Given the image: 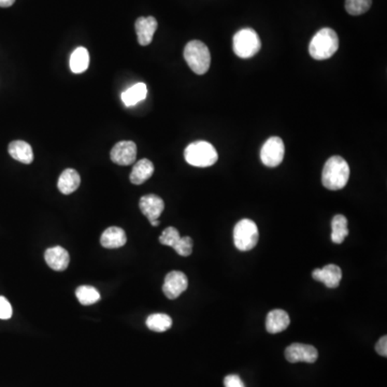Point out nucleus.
I'll list each match as a JSON object with an SVG mask.
<instances>
[{
    "label": "nucleus",
    "instance_id": "f257e3e1",
    "mask_svg": "<svg viewBox=\"0 0 387 387\" xmlns=\"http://www.w3.org/2000/svg\"><path fill=\"white\" fill-rule=\"evenodd\" d=\"M350 167L341 156H331L322 172V183L329 191H339L348 184Z\"/></svg>",
    "mask_w": 387,
    "mask_h": 387
},
{
    "label": "nucleus",
    "instance_id": "f03ea898",
    "mask_svg": "<svg viewBox=\"0 0 387 387\" xmlns=\"http://www.w3.org/2000/svg\"><path fill=\"white\" fill-rule=\"evenodd\" d=\"M339 49L337 32L331 28H322L310 42L309 53L312 58L324 61L331 58Z\"/></svg>",
    "mask_w": 387,
    "mask_h": 387
},
{
    "label": "nucleus",
    "instance_id": "7ed1b4c3",
    "mask_svg": "<svg viewBox=\"0 0 387 387\" xmlns=\"http://www.w3.org/2000/svg\"><path fill=\"white\" fill-rule=\"evenodd\" d=\"M184 158L191 166L205 168L213 166L217 162L219 155L215 146L209 142L196 141L185 148Z\"/></svg>",
    "mask_w": 387,
    "mask_h": 387
},
{
    "label": "nucleus",
    "instance_id": "20e7f679",
    "mask_svg": "<svg viewBox=\"0 0 387 387\" xmlns=\"http://www.w3.org/2000/svg\"><path fill=\"white\" fill-rule=\"evenodd\" d=\"M184 58L189 68L196 75H205L211 65V54L203 42H189L184 48Z\"/></svg>",
    "mask_w": 387,
    "mask_h": 387
},
{
    "label": "nucleus",
    "instance_id": "39448f33",
    "mask_svg": "<svg viewBox=\"0 0 387 387\" xmlns=\"http://www.w3.org/2000/svg\"><path fill=\"white\" fill-rule=\"evenodd\" d=\"M234 52L240 58H250L255 56L262 48L258 32L252 28H243L234 36Z\"/></svg>",
    "mask_w": 387,
    "mask_h": 387
},
{
    "label": "nucleus",
    "instance_id": "423d86ee",
    "mask_svg": "<svg viewBox=\"0 0 387 387\" xmlns=\"http://www.w3.org/2000/svg\"><path fill=\"white\" fill-rule=\"evenodd\" d=\"M260 239L258 225L252 220L243 219L234 228V243L242 252L252 250L258 246Z\"/></svg>",
    "mask_w": 387,
    "mask_h": 387
},
{
    "label": "nucleus",
    "instance_id": "0eeeda50",
    "mask_svg": "<svg viewBox=\"0 0 387 387\" xmlns=\"http://www.w3.org/2000/svg\"><path fill=\"white\" fill-rule=\"evenodd\" d=\"M285 154L284 142L281 138L271 137L265 142L260 151V160L267 167H278L283 162Z\"/></svg>",
    "mask_w": 387,
    "mask_h": 387
},
{
    "label": "nucleus",
    "instance_id": "6e6552de",
    "mask_svg": "<svg viewBox=\"0 0 387 387\" xmlns=\"http://www.w3.org/2000/svg\"><path fill=\"white\" fill-rule=\"evenodd\" d=\"M285 358L287 362H307L313 364L319 358V352L315 346L309 344L293 343L287 346L285 350Z\"/></svg>",
    "mask_w": 387,
    "mask_h": 387
},
{
    "label": "nucleus",
    "instance_id": "1a4fd4ad",
    "mask_svg": "<svg viewBox=\"0 0 387 387\" xmlns=\"http://www.w3.org/2000/svg\"><path fill=\"white\" fill-rule=\"evenodd\" d=\"M189 286V280L181 271H171L165 278L163 285V292L168 299L178 298L182 293H184Z\"/></svg>",
    "mask_w": 387,
    "mask_h": 387
},
{
    "label": "nucleus",
    "instance_id": "9d476101",
    "mask_svg": "<svg viewBox=\"0 0 387 387\" xmlns=\"http://www.w3.org/2000/svg\"><path fill=\"white\" fill-rule=\"evenodd\" d=\"M111 160L120 166H129L136 162L137 146L132 141H121L112 148Z\"/></svg>",
    "mask_w": 387,
    "mask_h": 387
},
{
    "label": "nucleus",
    "instance_id": "9b49d317",
    "mask_svg": "<svg viewBox=\"0 0 387 387\" xmlns=\"http://www.w3.org/2000/svg\"><path fill=\"white\" fill-rule=\"evenodd\" d=\"M312 278L324 283L328 288H336L341 282L342 270L337 265H327L323 268L315 269L312 272Z\"/></svg>",
    "mask_w": 387,
    "mask_h": 387
},
{
    "label": "nucleus",
    "instance_id": "f8f14e48",
    "mask_svg": "<svg viewBox=\"0 0 387 387\" xmlns=\"http://www.w3.org/2000/svg\"><path fill=\"white\" fill-rule=\"evenodd\" d=\"M158 21L153 16L138 18L134 24L136 32H137L138 42L140 46H148L152 42L155 32L158 30Z\"/></svg>",
    "mask_w": 387,
    "mask_h": 387
},
{
    "label": "nucleus",
    "instance_id": "ddd939ff",
    "mask_svg": "<svg viewBox=\"0 0 387 387\" xmlns=\"http://www.w3.org/2000/svg\"><path fill=\"white\" fill-rule=\"evenodd\" d=\"M139 207L144 215H146L151 223L160 219L165 209V203L156 195H146L140 199Z\"/></svg>",
    "mask_w": 387,
    "mask_h": 387
},
{
    "label": "nucleus",
    "instance_id": "4468645a",
    "mask_svg": "<svg viewBox=\"0 0 387 387\" xmlns=\"http://www.w3.org/2000/svg\"><path fill=\"white\" fill-rule=\"evenodd\" d=\"M44 260L51 269L55 271L66 270L70 262L67 250L62 246H54V248H48L44 253Z\"/></svg>",
    "mask_w": 387,
    "mask_h": 387
},
{
    "label": "nucleus",
    "instance_id": "2eb2a0df",
    "mask_svg": "<svg viewBox=\"0 0 387 387\" xmlns=\"http://www.w3.org/2000/svg\"><path fill=\"white\" fill-rule=\"evenodd\" d=\"M289 324H291L289 315L282 309L272 310L266 317L267 331L269 334H272V335L282 333L285 329H287Z\"/></svg>",
    "mask_w": 387,
    "mask_h": 387
},
{
    "label": "nucleus",
    "instance_id": "dca6fc26",
    "mask_svg": "<svg viewBox=\"0 0 387 387\" xmlns=\"http://www.w3.org/2000/svg\"><path fill=\"white\" fill-rule=\"evenodd\" d=\"M127 241L125 231L122 228L112 226L103 232L101 243L106 248H119L125 246Z\"/></svg>",
    "mask_w": 387,
    "mask_h": 387
},
{
    "label": "nucleus",
    "instance_id": "f3484780",
    "mask_svg": "<svg viewBox=\"0 0 387 387\" xmlns=\"http://www.w3.org/2000/svg\"><path fill=\"white\" fill-rule=\"evenodd\" d=\"M80 184V175L75 169H66L61 175L58 182H57V187L64 195H70L79 189Z\"/></svg>",
    "mask_w": 387,
    "mask_h": 387
},
{
    "label": "nucleus",
    "instance_id": "a211bd4d",
    "mask_svg": "<svg viewBox=\"0 0 387 387\" xmlns=\"http://www.w3.org/2000/svg\"><path fill=\"white\" fill-rule=\"evenodd\" d=\"M154 173V165L151 160L144 158L134 164L132 172H130V182L134 185L144 184Z\"/></svg>",
    "mask_w": 387,
    "mask_h": 387
},
{
    "label": "nucleus",
    "instance_id": "6ab92c4d",
    "mask_svg": "<svg viewBox=\"0 0 387 387\" xmlns=\"http://www.w3.org/2000/svg\"><path fill=\"white\" fill-rule=\"evenodd\" d=\"M9 154L11 158L18 162L23 163V164H32L34 160V152H32V146L27 142L22 141V140H15L9 144Z\"/></svg>",
    "mask_w": 387,
    "mask_h": 387
},
{
    "label": "nucleus",
    "instance_id": "aec40b11",
    "mask_svg": "<svg viewBox=\"0 0 387 387\" xmlns=\"http://www.w3.org/2000/svg\"><path fill=\"white\" fill-rule=\"evenodd\" d=\"M146 95H148L146 85L144 83H137L122 94V101L126 107H132V106L137 105L140 101H144L146 99Z\"/></svg>",
    "mask_w": 387,
    "mask_h": 387
},
{
    "label": "nucleus",
    "instance_id": "412c9836",
    "mask_svg": "<svg viewBox=\"0 0 387 387\" xmlns=\"http://www.w3.org/2000/svg\"><path fill=\"white\" fill-rule=\"evenodd\" d=\"M89 66V53L83 46L73 51L70 56V69L73 73H83Z\"/></svg>",
    "mask_w": 387,
    "mask_h": 387
},
{
    "label": "nucleus",
    "instance_id": "4be33fe9",
    "mask_svg": "<svg viewBox=\"0 0 387 387\" xmlns=\"http://www.w3.org/2000/svg\"><path fill=\"white\" fill-rule=\"evenodd\" d=\"M331 241L341 244L348 236V219L342 215H335L331 222Z\"/></svg>",
    "mask_w": 387,
    "mask_h": 387
},
{
    "label": "nucleus",
    "instance_id": "5701e85b",
    "mask_svg": "<svg viewBox=\"0 0 387 387\" xmlns=\"http://www.w3.org/2000/svg\"><path fill=\"white\" fill-rule=\"evenodd\" d=\"M146 324L151 331L155 333H164L170 329L172 326V319L165 313H154L146 319Z\"/></svg>",
    "mask_w": 387,
    "mask_h": 387
},
{
    "label": "nucleus",
    "instance_id": "b1692460",
    "mask_svg": "<svg viewBox=\"0 0 387 387\" xmlns=\"http://www.w3.org/2000/svg\"><path fill=\"white\" fill-rule=\"evenodd\" d=\"M75 296L77 300L80 301L81 305H91L97 303L101 299V294L94 286L89 285H82L79 286L75 291Z\"/></svg>",
    "mask_w": 387,
    "mask_h": 387
},
{
    "label": "nucleus",
    "instance_id": "393cba45",
    "mask_svg": "<svg viewBox=\"0 0 387 387\" xmlns=\"http://www.w3.org/2000/svg\"><path fill=\"white\" fill-rule=\"evenodd\" d=\"M372 0H346L345 10L351 15L366 13L372 7Z\"/></svg>",
    "mask_w": 387,
    "mask_h": 387
},
{
    "label": "nucleus",
    "instance_id": "a878e982",
    "mask_svg": "<svg viewBox=\"0 0 387 387\" xmlns=\"http://www.w3.org/2000/svg\"><path fill=\"white\" fill-rule=\"evenodd\" d=\"M181 236L180 232L177 228L175 227H168L163 231L162 235L160 237V242L164 246H176L177 242L180 240Z\"/></svg>",
    "mask_w": 387,
    "mask_h": 387
},
{
    "label": "nucleus",
    "instance_id": "bb28decb",
    "mask_svg": "<svg viewBox=\"0 0 387 387\" xmlns=\"http://www.w3.org/2000/svg\"><path fill=\"white\" fill-rule=\"evenodd\" d=\"M172 248L176 250L179 255L187 258L193 252V240L191 237H181Z\"/></svg>",
    "mask_w": 387,
    "mask_h": 387
},
{
    "label": "nucleus",
    "instance_id": "cd10ccee",
    "mask_svg": "<svg viewBox=\"0 0 387 387\" xmlns=\"http://www.w3.org/2000/svg\"><path fill=\"white\" fill-rule=\"evenodd\" d=\"M13 315L11 303L6 297L0 296V319H11Z\"/></svg>",
    "mask_w": 387,
    "mask_h": 387
},
{
    "label": "nucleus",
    "instance_id": "c85d7f7f",
    "mask_svg": "<svg viewBox=\"0 0 387 387\" xmlns=\"http://www.w3.org/2000/svg\"><path fill=\"white\" fill-rule=\"evenodd\" d=\"M225 387H246L243 381L237 374H229L224 379Z\"/></svg>",
    "mask_w": 387,
    "mask_h": 387
},
{
    "label": "nucleus",
    "instance_id": "c756f323",
    "mask_svg": "<svg viewBox=\"0 0 387 387\" xmlns=\"http://www.w3.org/2000/svg\"><path fill=\"white\" fill-rule=\"evenodd\" d=\"M376 351L378 352L379 355L387 356V337L386 336H383L380 340H379L378 343L376 345Z\"/></svg>",
    "mask_w": 387,
    "mask_h": 387
},
{
    "label": "nucleus",
    "instance_id": "7c9ffc66",
    "mask_svg": "<svg viewBox=\"0 0 387 387\" xmlns=\"http://www.w3.org/2000/svg\"><path fill=\"white\" fill-rule=\"evenodd\" d=\"M14 3H15V0H0V7L9 8L11 7Z\"/></svg>",
    "mask_w": 387,
    "mask_h": 387
},
{
    "label": "nucleus",
    "instance_id": "2f4dec72",
    "mask_svg": "<svg viewBox=\"0 0 387 387\" xmlns=\"http://www.w3.org/2000/svg\"><path fill=\"white\" fill-rule=\"evenodd\" d=\"M151 225L154 226V227H156V226L160 225V221H158V220H156V221L151 222Z\"/></svg>",
    "mask_w": 387,
    "mask_h": 387
}]
</instances>
